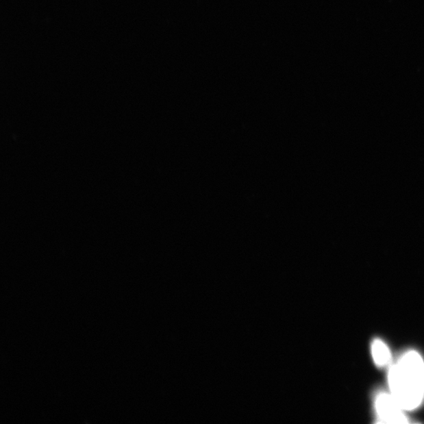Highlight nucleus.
<instances>
[{"instance_id": "f257e3e1", "label": "nucleus", "mask_w": 424, "mask_h": 424, "mask_svg": "<svg viewBox=\"0 0 424 424\" xmlns=\"http://www.w3.org/2000/svg\"><path fill=\"white\" fill-rule=\"evenodd\" d=\"M388 382L391 395L405 410H412L424 398V362L420 353H406L390 367Z\"/></svg>"}, {"instance_id": "f03ea898", "label": "nucleus", "mask_w": 424, "mask_h": 424, "mask_svg": "<svg viewBox=\"0 0 424 424\" xmlns=\"http://www.w3.org/2000/svg\"><path fill=\"white\" fill-rule=\"evenodd\" d=\"M375 410L377 415L385 423H404L407 419L402 412L404 410L392 395L386 393L377 396L375 402Z\"/></svg>"}, {"instance_id": "7ed1b4c3", "label": "nucleus", "mask_w": 424, "mask_h": 424, "mask_svg": "<svg viewBox=\"0 0 424 424\" xmlns=\"http://www.w3.org/2000/svg\"><path fill=\"white\" fill-rule=\"evenodd\" d=\"M373 360L379 367L388 366L391 360L390 349L386 343L379 339H375L372 345Z\"/></svg>"}]
</instances>
